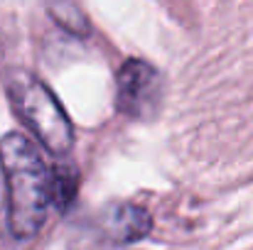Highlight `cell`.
I'll list each match as a JSON object with an SVG mask.
<instances>
[{"instance_id": "6da1fadb", "label": "cell", "mask_w": 253, "mask_h": 250, "mask_svg": "<svg viewBox=\"0 0 253 250\" xmlns=\"http://www.w3.org/2000/svg\"><path fill=\"white\" fill-rule=\"evenodd\" d=\"M0 169L7 189V223L12 236L30 238L47 221L54 201V172L40 150L20 133L0 140Z\"/></svg>"}, {"instance_id": "7a4b0ae2", "label": "cell", "mask_w": 253, "mask_h": 250, "mask_svg": "<svg viewBox=\"0 0 253 250\" xmlns=\"http://www.w3.org/2000/svg\"><path fill=\"white\" fill-rule=\"evenodd\" d=\"M5 88L17 118L27 125L32 135H37L42 147L52 155H67L74 143V130L54 93L22 69L7 74Z\"/></svg>"}, {"instance_id": "3957f363", "label": "cell", "mask_w": 253, "mask_h": 250, "mask_svg": "<svg viewBox=\"0 0 253 250\" xmlns=\"http://www.w3.org/2000/svg\"><path fill=\"white\" fill-rule=\"evenodd\" d=\"M118 108L130 118H148L163 101V76L148 62L128 59L118 71Z\"/></svg>"}, {"instance_id": "277c9868", "label": "cell", "mask_w": 253, "mask_h": 250, "mask_svg": "<svg viewBox=\"0 0 253 250\" xmlns=\"http://www.w3.org/2000/svg\"><path fill=\"white\" fill-rule=\"evenodd\" d=\"M103 228L108 233V238H113L116 243H133L148 236L150 231V216L145 209L133 206V204H121L113 206L103 221Z\"/></svg>"}, {"instance_id": "5b68a950", "label": "cell", "mask_w": 253, "mask_h": 250, "mask_svg": "<svg viewBox=\"0 0 253 250\" xmlns=\"http://www.w3.org/2000/svg\"><path fill=\"white\" fill-rule=\"evenodd\" d=\"M47 7H49L52 17L57 20V25H62L67 32H72L77 37L88 35V20L74 0H49Z\"/></svg>"}]
</instances>
